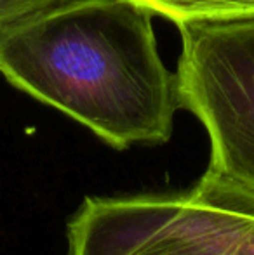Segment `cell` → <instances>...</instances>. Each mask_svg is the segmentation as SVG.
<instances>
[{
    "label": "cell",
    "mask_w": 254,
    "mask_h": 255,
    "mask_svg": "<svg viewBox=\"0 0 254 255\" xmlns=\"http://www.w3.org/2000/svg\"><path fill=\"white\" fill-rule=\"evenodd\" d=\"M136 0H64L0 40V75L119 149L171 139L176 71Z\"/></svg>",
    "instance_id": "obj_1"
},
{
    "label": "cell",
    "mask_w": 254,
    "mask_h": 255,
    "mask_svg": "<svg viewBox=\"0 0 254 255\" xmlns=\"http://www.w3.org/2000/svg\"><path fill=\"white\" fill-rule=\"evenodd\" d=\"M254 224V193L211 170L187 193L89 196L66 255H227Z\"/></svg>",
    "instance_id": "obj_2"
},
{
    "label": "cell",
    "mask_w": 254,
    "mask_h": 255,
    "mask_svg": "<svg viewBox=\"0 0 254 255\" xmlns=\"http://www.w3.org/2000/svg\"><path fill=\"white\" fill-rule=\"evenodd\" d=\"M180 108L204 125L207 170L254 193V16L178 24Z\"/></svg>",
    "instance_id": "obj_3"
},
{
    "label": "cell",
    "mask_w": 254,
    "mask_h": 255,
    "mask_svg": "<svg viewBox=\"0 0 254 255\" xmlns=\"http://www.w3.org/2000/svg\"><path fill=\"white\" fill-rule=\"evenodd\" d=\"M178 26L187 21H220L254 16V0H136Z\"/></svg>",
    "instance_id": "obj_4"
},
{
    "label": "cell",
    "mask_w": 254,
    "mask_h": 255,
    "mask_svg": "<svg viewBox=\"0 0 254 255\" xmlns=\"http://www.w3.org/2000/svg\"><path fill=\"white\" fill-rule=\"evenodd\" d=\"M64 0H0V40L37 14Z\"/></svg>",
    "instance_id": "obj_5"
},
{
    "label": "cell",
    "mask_w": 254,
    "mask_h": 255,
    "mask_svg": "<svg viewBox=\"0 0 254 255\" xmlns=\"http://www.w3.org/2000/svg\"><path fill=\"white\" fill-rule=\"evenodd\" d=\"M227 255H254V224L234 243Z\"/></svg>",
    "instance_id": "obj_6"
}]
</instances>
